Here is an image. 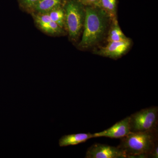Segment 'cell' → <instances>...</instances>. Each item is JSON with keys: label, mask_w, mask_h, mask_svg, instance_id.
Listing matches in <instances>:
<instances>
[{"label": "cell", "mask_w": 158, "mask_h": 158, "mask_svg": "<svg viewBox=\"0 0 158 158\" xmlns=\"http://www.w3.org/2000/svg\"><path fill=\"white\" fill-rule=\"evenodd\" d=\"M81 2L86 5H90L92 4H96L98 0H80Z\"/></svg>", "instance_id": "obj_16"}, {"label": "cell", "mask_w": 158, "mask_h": 158, "mask_svg": "<svg viewBox=\"0 0 158 158\" xmlns=\"http://www.w3.org/2000/svg\"><path fill=\"white\" fill-rule=\"evenodd\" d=\"M158 144V130L144 132H131L120 138L118 147L127 158H149Z\"/></svg>", "instance_id": "obj_1"}, {"label": "cell", "mask_w": 158, "mask_h": 158, "mask_svg": "<svg viewBox=\"0 0 158 158\" xmlns=\"http://www.w3.org/2000/svg\"><path fill=\"white\" fill-rule=\"evenodd\" d=\"M131 132L129 116L120 121L117 122L111 127L93 134L94 138L106 137L115 139H120Z\"/></svg>", "instance_id": "obj_6"}, {"label": "cell", "mask_w": 158, "mask_h": 158, "mask_svg": "<svg viewBox=\"0 0 158 158\" xmlns=\"http://www.w3.org/2000/svg\"><path fill=\"white\" fill-rule=\"evenodd\" d=\"M92 138H94L93 134L90 133L64 135L59 139V146L63 147L77 145L85 143Z\"/></svg>", "instance_id": "obj_8"}, {"label": "cell", "mask_w": 158, "mask_h": 158, "mask_svg": "<svg viewBox=\"0 0 158 158\" xmlns=\"http://www.w3.org/2000/svg\"><path fill=\"white\" fill-rule=\"evenodd\" d=\"M65 26L70 39L75 41L81 34L84 26L85 10L82 9L78 2L73 0L65 5Z\"/></svg>", "instance_id": "obj_4"}, {"label": "cell", "mask_w": 158, "mask_h": 158, "mask_svg": "<svg viewBox=\"0 0 158 158\" xmlns=\"http://www.w3.org/2000/svg\"><path fill=\"white\" fill-rule=\"evenodd\" d=\"M116 0H99L96 4L99 8L106 12L110 17L114 19L116 9Z\"/></svg>", "instance_id": "obj_12"}, {"label": "cell", "mask_w": 158, "mask_h": 158, "mask_svg": "<svg viewBox=\"0 0 158 158\" xmlns=\"http://www.w3.org/2000/svg\"><path fill=\"white\" fill-rule=\"evenodd\" d=\"M151 158H158V144H157L155 147L154 148L152 152V153Z\"/></svg>", "instance_id": "obj_15"}, {"label": "cell", "mask_w": 158, "mask_h": 158, "mask_svg": "<svg viewBox=\"0 0 158 158\" xmlns=\"http://www.w3.org/2000/svg\"><path fill=\"white\" fill-rule=\"evenodd\" d=\"M40 29L44 33L51 35H58L62 34L63 28L54 21L37 24Z\"/></svg>", "instance_id": "obj_10"}, {"label": "cell", "mask_w": 158, "mask_h": 158, "mask_svg": "<svg viewBox=\"0 0 158 158\" xmlns=\"http://www.w3.org/2000/svg\"><path fill=\"white\" fill-rule=\"evenodd\" d=\"M109 17L106 12L99 7L85 9L84 33L79 47L88 48L100 41L105 34Z\"/></svg>", "instance_id": "obj_2"}, {"label": "cell", "mask_w": 158, "mask_h": 158, "mask_svg": "<svg viewBox=\"0 0 158 158\" xmlns=\"http://www.w3.org/2000/svg\"><path fill=\"white\" fill-rule=\"evenodd\" d=\"M130 40L109 42L107 45L101 48L97 54L112 59H117L125 53L131 46Z\"/></svg>", "instance_id": "obj_7"}, {"label": "cell", "mask_w": 158, "mask_h": 158, "mask_svg": "<svg viewBox=\"0 0 158 158\" xmlns=\"http://www.w3.org/2000/svg\"><path fill=\"white\" fill-rule=\"evenodd\" d=\"M129 117L131 132H144L158 130L157 106L142 109Z\"/></svg>", "instance_id": "obj_3"}, {"label": "cell", "mask_w": 158, "mask_h": 158, "mask_svg": "<svg viewBox=\"0 0 158 158\" xmlns=\"http://www.w3.org/2000/svg\"><path fill=\"white\" fill-rule=\"evenodd\" d=\"M114 20V23L109 32L107 40L108 42L120 41L128 39L125 36L118 26L117 21Z\"/></svg>", "instance_id": "obj_11"}, {"label": "cell", "mask_w": 158, "mask_h": 158, "mask_svg": "<svg viewBox=\"0 0 158 158\" xmlns=\"http://www.w3.org/2000/svg\"><path fill=\"white\" fill-rule=\"evenodd\" d=\"M38 0H19L20 6L23 9L30 12L32 7Z\"/></svg>", "instance_id": "obj_14"}, {"label": "cell", "mask_w": 158, "mask_h": 158, "mask_svg": "<svg viewBox=\"0 0 158 158\" xmlns=\"http://www.w3.org/2000/svg\"><path fill=\"white\" fill-rule=\"evenodd\" d=\"M86 158H126L125 153L118 146L95 143L86 152Z\"/></svg>", "instance_id": "obj_5"}, {"label": "cell", "mask_w": 158, "mask_h": 158, "mask_svg": "<svg viewBox=\"0 0 158 158\" xmlns=\"http://www.w3.org/2000/svg\"><path fill=\"white\" fill-rule=\"evenodd\" d=\"M51 20L62 28L65 26V12L63 7L57 8L48 12Z\"/></svg>", "instance_id": "obj_13"}, {"label": "cell", "mask_w": 158, "mask_h": 158, "mask_svg": "<svg viewBox=\"0 0 158 158\" xmlns=\"http://www.w3.org/2000/svg\"><path fill=\"white\" fill-rule=\"evenodd\" d=\"M64 0H38L32 7L31 14L48 13L54 9L63 7Z\"/></svg>", "instance_id": "obj_9"}]
</instances>
